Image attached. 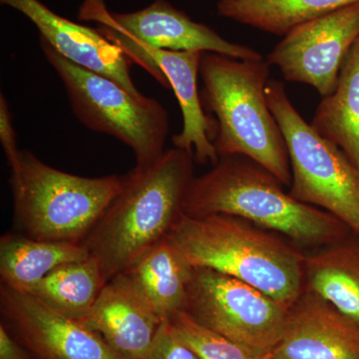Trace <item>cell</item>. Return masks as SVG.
Listing matches in <instances>:
<instances>
[{
	"label": "cell",
	"mask_w": 359,
	"mask_h": 359,
	"mask_svg": "<svg viewBox=\"0 0 359 359\" xmlns=\"http://www.w3.org/2000/svg\"><path fill=\"white\" fill-rule=\"evenodd\" d=\"M194 161L190 153L175 147L123 177L121 191L83 242L106 282L167 238L195 178Z\"/></svg>",
	"instance_id": "cell-1"
},
{
	"label": "cell",
	"mask_w": 359,
	"mask_h": 359,
	"mask_svg": "<svg viewBox=\"0 0 359 359\" xmlns=\"http://www.w3.org/2000/svg\"><path fill=\"white\" fill-rule=\"evenodd\" d=\"M283 186L249 158H219L209 172L194 178L183 212L238 217L280 233L302 250L320 249L353 233L330 212L295 200Z\"/></svg>",
	"instance_id": "cell-2"
},
{
	"label": "cell",
	"mask_w": 359,
	"mask_h": 359,
	"mask_svg": "<svg viewBox=\"0 0 359 359\" xmlns=\"http://www.w3.org/2000/svg\"><path fill=\"white\" fill-rule=\"evenodd\" d=\"M166 238L193 268L243 280L287 309L304 292L306 252L280 233L244 219L183 212Z\"/></svg>",
	"instance_id": "cell-3"
},
{
	"label": "cell",
	"mask_w": 359,
	"mask_h": 359,
	"mask_svg": "<svg viewBox=\"0 0 359 359\" xmlns=\"http://www.w3.org/2000/svg\"><path fill=\"white\" fill-rule=\"evenodd\" d=\"M269 70L264 59L241 60L205 52L201 99L204 109L215 115L212 144L219 158L244 156L290 187L287 144L266 100Z\"/></svg>",
	"instance_id": "cell-4"
},
{
	"label": "cell",
	"mask_w": 359,
	"mask_h": 359,
	"mask_svg": "<svg viewBox=\"0 0 359 359\" xmlns=\"http://www.w3.org/2000/svg\"><path fill=\"white\" fill-rule=\"evenodd\" d=\"M11 169L14 222L35 240L83 243L122 188L117 175L66 173L28 150Z\"/></svg>",
	"instance_id": "cell-5"
},
{
	"label": "cell",
	"mask_w": 359,
	"mask_h": 359,
	"mask_svg": "<svg viewBox=\"0 0 359 359\" xmlns=\"http://www.w3.org/2000/svg\"><path fill=\"white\" fill-rule=\"evenodd\" d=\"M40 46L65 86L73 113L86 128L128 146L137 166L164 154L169 115L159 101L132 95L114 80L70 62L43 40Z\"/></svg>",
	"instance_id": "cell-6"
},
{
	"label": "cell",
	"mask_w": 359,
	"mask_h": 359,
	"mask_svg": "<svg viewBox=\"0 0 359 359\" xmlns=\"http://www.w3.org/2000/svg\"><path fill=\"white\" fill-rule=\"evenodd\" d=\"M269 107L289 153L295 200L330 212L359 238V171L344 151L306 123L290 102L285 85L269 79Z\"/></svg>",
	"instance_id": "cell-7"
},
{
	"label": "cell",
	"mask_w": 359,
	"mask_h": 359,
	"mask_svg": "<svg viewBox=\"0 0 359 359\" xmlns=\"http://www.w3.org/2000/svg\"><path fill=\"white\" fill-rule=\"evenodd\" d=\"M183 311L259 358L280 341L289 309L233 276L194 268Z\"/></svg>",
	"instance_id": "cell-8"
},
{
	"label": "cell",
	"mask_w": 359,
	"mask_h": 359,
	"mask_svg": "<svg viewBox=\"0 0 359 359\" xmlns=\"http://www.w3.org/2000/svg\"><path fill=\"white\" fill-rule=\"evenodd\" d=\"M359 37V2L295 27L269 52L266 60L285 80L309 85L330 95L340 70Z\"/></svg>",
	"instance_id": "cell-9"
},
{
	"label": "cell",
	"mask_w": 359,
	"mask_h": 359,
	"mask_svg": "<svg viewBox=\"0 0 359 359\" xmlns=\"http://www.w3.org/2000/svg\"><path fill=\"white\" fill-rule=\"evenodd\" d=\"M98 29L117 44L130 60L145 68L165 88L173 90L183 115V129L173 136L175 147L190 153L199 164L216 165L219 158L212 141L217 123L205 114L198 88L203 52L164 50L114 28L100 25Z\"/></svg>",
	"instance_id": "cell-10"
},
{
	"label": "cell",
	"mask_w": 359,
	"mask_h": 359,
	"mask_svg": "<svg viewBox=\"0 0 359 359\" xmlns=\"http://www.w3.org/2000/svg\"><path fill=\"white\" fill-rule=\"evenodd\" d=\"M78 20L114 28L149 46L171 51L211 52L241 60L263 56L245 45L228 41L209 26L196 22L167 0H155L134 13H110L104 0H83Z\"/></svg>",
	"instance_id": "cell-11"
},
{
	"label": "cell",
	"mask_w": 359,
	"mask_h": 359,
	"mask_svg": "<svg viewBox=\"0 0 359 359\" xmlns=\"http://www.w3.org/2000/svg\"><path fill=\"white\" fill-rule=\"evenodd\" d=\"M0 311L2 323L34 359H122L100 335L27 292L1 285Z\"/></svg>",
	"instance_id": "cell-12"
},
{
	"label": "cell",
	"mask_w": 359,
	"mask_h": 359,
	"mask_svg": "<svg viewBox=\"0 0 359 359\" xmlns=\"http://www.w3.org/2000/svg\"><path fill=\"white\" fill-rule=\"evenodd\" d=\"M36 26L40 40L70 62L110 78L132 95L144 96L135 85L125 52L99 29L79 25L52 11L39 0H0Z\"/></svg>",
	"instance_id": "cell-13"
},
{
	"label": "cell",
	"mask_w": 359,
	"mask_h": 359,
	"mask_svg": "<svg viewBox=\"0 0 359 359\" xmlns=\"http://www.w3.org/2000/svg\"><path fill=\"white\" fill-rule=\"evenodd\" d=\"M276 359H359V325L304 289L289 309Z\"/></svg>",
	"instance_id": "cell-14"
},
{
	"label": "cell",
	"mask_w": 359,
	"mask_h": 359,
	"mask_svg": "<svg viewBox=\"0 0 359 359\" xmlns=\"http://www.w3.org/2000/svg\"><path fill=\"white\" fill-rule=\"evenodd\" d=\"M78 323L100 335L122 359H144L164 321L131 278L120 273L106 283L93 308Z\"/></svg>",
	"instance_id": "cell-15"
},
{
	"label": "cell",
	"mask_w": 359,
	"mask_h": 359,
	"mask_svg": "<svg viewBox=\"0 0 359 359\" xmlns=\"http://www.w3.org/2000/svg\"><path fill=\"white\" fill-rule=\"evenodd\" d=\"M304 289L359 325V238L351 235L304 257Z\"/></svg>",
	"instance_id": "cell-16"
},
{
	"label": "cell",
	"mask_w": 359,
	"mask_h": 359,
	"mask_svg": "<svg viewBox=\"0 0 359 359\" xmlns=\"http://www.w3.org/2000/svg\"><path fill=\"white\" fill-rule=\"evenodd\" d=\"M89 257L84 243L35 240L22 233H4L0 238L1 285L28 294L58 266Z\"/></svg>",
	"instance_id": "cell-17"
},
{
	"label": "cell",
	"mask_w": 359,
	"mask_h": 359,
	"mask_svg": "<svg viewBox=\"0 0 359 359\" xmlns=\"http://www.w3.org/2000/svg\"><path fill=\"white\" fill-rule=\"evenodd\" d=\"M193 266L167 238L125 271L163 321L182 311Z\"/></svg>",
	"instance_id": "cell-18"
},
{
	"label": "cell",
	"mask_w": 359,
	"mask_h": 359,
	"mask_svg": "<svg viewBox=\"0 0 359 359\" xmlns=\"http://www.w3.org/2000/svg\"><path fill=\"white\" fill-rule=\"evenodd\" d=\"M311 125L339 146L359 171V37L342 65L334 91L323 97Z\"/></svg>",
	"instance_id": "cell-19"
},
{
	"label": "cell",
	"mask_w": 359,
	"mask_h": 359,
	"mask_svg": "<svg viewBox=\"0 0 359 359\" xmlns=\"http://www.w3.org/2000/svg\"><path fill=\"white\" fill-rule=\"evenodd\" d=\"M359 0H219V15L271 34L285 36L297 26Z\"/></svg>",
	"instance_id": "cell-20"
},
{
	"label": "cell",
	"mask_w": 359,
	"mask_h": 359,
	"mask_svg": "<svg viewBox=\"0 0 359 359\" xmlns=\"http://www.w3.org/2000/svg\"><path fill=\"white\" fill-rule=\"evenodd\" d=\"M106 282L93 257L62 264L28 292L47 308L81 321L93 308Z\"/></svg>",
	"instance_id": "cell-21"
},
{
	"label": "cell",
	"mask_w": 359,
	"mask_h": 359,
	"mask_svg": "<svg viewBox=\"0 0 359 359\" xmlns=\"http://www.w3.org/2000/svg\"><path fill=\"white\" fill-rule=\"evenodd\" d=\"M175 332L199 359H257L244 346L209 330L179 311L169 320Z\"/></svg>",
	"instance_id": "cell-22"
},
{
	"label": "cell",
	"mask_w": 359,
	"mask_h": 359,
	"mask_svg": "<svg viewBox=\"0 0 359 359\" xmlns=\"http://www.w3.org/2000/svg\"><path fill=\"white\" fill-rule=\"evenodd\" d=\"M144 359H199L180 339L169 320L161 325L150 351Z\"/></svg>",
	"instance_id": "cell-23"
},
{
	"label": "cell",
	"mask_w": 359,
	"mask_h": 359,
	"mask_svg": "<svg viewBox=\"0 0 359 359\" xmlns=\"http://www.w3.org/2000/svg\"><path fill=\"white\" fill-rule=\"evenodd\" d=\"M0 142L9 166H14L18 162L20 150H18L16 146V133L13 127V116L4 94L0 95Z\"/></svg>",
	"instance_id": "cell-24"
},
{
	"label": "cell",
	"mask_w": 359,
	"mask_h": 359,
	"mask_svg": "<svg viewBox=\"0 0 359 359\" xmlns=\"http://www.w3.org/2000/svg\"><path fill=\"white\" fill-rule=\"evenodd\" d=\"M32 354L18 341L8 328L0 325V359H32Z\"/></svg>",
	"instance_id": "cell-25"
},
{
	"label": "cell",
	"mask_w": 359,
	"mask_h": 359,
	"mask_svg": "<svg viewBox=\"0 0 359 359\" xmlns=\"http://www.w3.org/2000/svg\"><path fill=\"white\" fill-rule=\"evenodd\" d=\"M257 359H276V358H273V354H271V353H268V354H264V355L259 356V358H257Z\"/></svg>",
	"instance_id": "cell-26"
}]
</instances>
